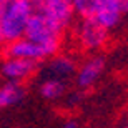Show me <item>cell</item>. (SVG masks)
<instances>
[{
    "label": "cell",
    "instance_id": "6da1fadb",
    "mask_svg": "<svg viewBox=\"0 0 128 128\" xmlns=\"http://www.w3.org/2000/svg\"><path fill=\"white\" fill-rule=\"evenodd\" d=\"M33 14V0H0V42L7 43L24 37Z\"/></svg>",
    "mask_w": 128,
    "mask_h": 128
},
{
    "label": "cell",
    "instance_id": "7a4b0ae2",
    "mask_svg": "<svg viewBox=\"0 0 128 128\" xmlns=\"http://www.w3.org/2000/svg\"><path fill=\"white\" fill-rule=\"evenodd\" d=\"M24 37H27L35 43L43 45L52 55H57L60 45H62L63 28L43 14H40L38 10H33V14L30 15L28 22H27Z\"/></svg>",
    "mask_w": 128,
    "mask_h": 128
},
{
    "label": "cell",
    "instance_id": "3957f363",
    "mask_svg": "<svg viewBox=\"0 0 128 128\" xmlns=\"http://www.w3.org/2000/svg\"><path fill=\"white\" fill-rule=\"evenodd\" d=\"M76 40L83 50H100L108 42V30L96 24L93 18L83 15L76 25Z\"/></svg>",
    "mask_w": 128,
    "mask_h": 128
},
{
    "label": "cell",
    "instance_id": "277c9868",
    "mask_svg": "<svg viewBox=\"0 0 128 128\" xmlns=\"http://www.w3.org/2000/svg\"><path fill=\"white\" fill-rule=\"evenodd\" d=\"M33 10H38L63 30L73 22L76 14L72 0H33Z\"/></svg>",
    "mask_w": 128,
    "mask_h": 128
},
{
    "label": "cell",
    "instance_id": "5b68a950",
    "mask_svg": "<svg viewBox=\"0 0 128 128\" xmlns=\"http://www.w3.org/2000/svg\"><path fill=\"white\" fill-rule=\"evenodd\" d=\"M85 15L93 18L103 28L112 30L120 24L123 10H122V5L118 0H92Z\"/></svg>",
    "mask_w": 128,
    "mask_h": 128
},
{
    "label": "cell",
    "instance_id": "8992f818",
    "mask_svg": "<svg viewBox=\"0 0 128 128\" xmlns=\"http://www.w3.org/2000/svg\"><path fill=\"white\" fill-rule=\"evenodd\" d=\"M2 53H4V57L28 58V60H35V62H40V60L53 57L43 45L32 42V40H28L27 37H20V38L12 40V42L4 43Z\"/></svg>",
    "mask_w": 128,
    "mask_h": 128
},
{
    "label": "cell",
    "instance_id": "52a82bcc",
    "mask_svg": "<svg viewBox=\"0 0 128 128\" xmlns=\"http://www.w3.org/2000/svg\"><path fill=\"white\" fill-rule=\"evenodd\" d=\"M38 68V62L28 58H17V57H4V62L0 65V73L5 80L24 83L35 75Z\"/></svg>",
    "mask_w": 128,
    "mask_h": 128
},
{
    "label": "cell",
    "instance_id": "ba28073f",
    "mask_svg": "<svg viewBox=\"0 0 128 128\" xmlns=\"http://www.w3.org/2000/svg\"><path fill=\"white\" fill-rule=\"evenodd\" d=\"M105 68L103 57H92L88 58L76 72V85L80 88H90L93 83L100 78L102 72Z\"/></svg>",
    "mask_w": 128,
    "mask_h": 128
},
{
    "label": "cell",
    "instance_id": "9c48e42d",
    "mask_svg": "<svg viewBox=\"0 0 128 128\" xmlns=\"http://www.w3.org/2000/svg\"><path fill=\"white\" fill-rule=\"evenodd\" d=\"M25 96V88L18 82H8L0 86V108L14 106Z\"/></svg>",
    "mask_w": 128,
    "mask_h": 128
},
{
    "label": "cell",
    "instance_id": "30bf717a",
    "mask_svg": "<svg viewBox=\"0 0 128 128\" xmlns=\"http://www.w3.org/2000/svg\"><path fill=\"white\" fill-rule=\"evenodd\" d=\"M52 60H50V72H52L53 76H57V78H62V80H65V78H68V76H72L73 73H75V60L72 57H68V55H53V57H50Z\"/></svg>",
    "mask_w": 128,
    "mask_h": 128
},
{
    "label": "cell",
    "instance_id": "8fae6325",
    "mask_svg": "<svg viewBox=\"0 0 128 128\" xmlns=\"http://www.w3.org/2000/svg\"><path fill=\"white\" fill-rule=\"evenodd\" d=\"M65 92V82L62 78H57V76H52V78H47L40 85V93H42L43 98L47 100H57L63 95Z\"/></svg>",
    "mask_w": 128,
    "mask_h": 128
},
{
    "label": "cell",
    "instance_id": "7c38bea8",
    "mask_svg": "<svg viewBox=\"0 0 128 128\" xmlns=\"http://www.w3.org/2000/svg\"><path fill=\"white\" fill-rule=\"evenodd\" d=\"M73 2V7H75V12L78 15H85L88 7H90L92 0H72Z\"/></svg>",
    "mask_w": 128,
    "mask_h": 128
},
{
    "label": "cell",
    "instance_id": "4fadbf2b",
    "mask_svg": "<svg viewBox=\"0 0 128 128\" xmlns=\"http://www.w3.org/2000/svg\"><path fill=\"white\" fill-rule=\"evenodd\" d=\"M62 128H78V125L75 122H66V123L62 125Z\"/></svg>",
    "mask_w": 128,
    "mask_h": 128
},
{
    "label": "cell",
    "instance_id": "5bb4252c",
    "mask_svg": "<svg viewBox=\"0 0 128 128\" xmlns=\"http://www.w3.org/2000/svg\"><path fill=\"white\" fill-rule=\"evenodd\" d=\"M120 5H122V10H123V14L125 12H128V0H118Z\"/></svg>",
    "mask_w": 128,
    "mask_h": 128
},
{
    "label": "cell",
    "instance_id": "9a60e30c",
    "mask_svg": "<svg viewBox=\"0 0 128 128\" xmlns=\"http://www.w3.org/2000/svg\"><path fill=\"white\" fill-rule=\"evenodd\" d=\"M125 128H128V125H126V126H125Z\"/></svg>",
    "mask_w": 128,
    "mask_h": 128
}]
</instances>
